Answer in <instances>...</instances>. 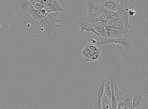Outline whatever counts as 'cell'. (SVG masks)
<instances>
[{
    "instance_id": "obj_1",
    "label": "cell",
    "mask_w": 148,
    "mask_h": 109,
    "mask_svg": "<svg viewBox=\"0 0 148 109\" xmlns=\"http://www.w3.org/2000/svg\"><path fill=\"white\" fill-rule=\"evenodd\" d=\"M59 13L53 12L47 14L43 18L38 20L41 27L47 33L60 27L58 23L61 22V20L58 18Z\"/></svg>"
},
{
    "instance_id": "obj_2",
    "label": "cell",
    "mask_w": 148,
    "mask_h": 109,
    "mask_svg": "<svg viewBox=\"0 0 148 109\" xmlns=\"http://www.w3.org/2000/svg\"><path fill=\"white\" fill-rule=\"evenodd\" d=\"M133 6L130 4L127 0H120L116 12L119 21L130 31L131 30L132 26L130 25L129 22V11L133 9Z\"/></svg>"
},
{
    "instance_id": "obj_3",
    "label": "cell",
    "mask_w": 148,
    "mask_h": 109,
    "mask_svg": "<svg viewBox=\"0 0 148 109\" xmlns=\"http://www.w3.org/2000/svg\"><path fill=\"white\" fill-rule=\"evenodd\" d=\"M148 88L147 87L138 88L131 92L132 94V106L134 108L147 107Z\"/></svg>"
},
{
    "instance_id": "obj_4",
    "label": "cell",
    "mask_w": 148,
    "mask_h": 109,
    "mask_svg": "<svg viewBox=\"0 0 148 109\" xmlns=\"http://www.w3.org/2000/svg\"><path fill=\"white\" fill-rule=\"evenodd\" d=\"M111 43L119 44L123 46L127 52L129 51L132 47V43L126 37L120 38L117 39L103 38L100 39V42H97L95 44L96 45L99 47L102 45Z\"/></svg>"
},
{
    "instance_id": "obj_5",
    "label": "cell",
    "mask_w": 148,
    "mask_h": 109,
    "mask_svg": "<svg viewBox=\"0 0 148 109\" xmlns=\"http://www.w3.org/2000/svg\"><path fill=\"white\" fill-rule=\"evenodd\" d=\"M105 79L98 85L92 99L94 109H101V99L104 93Z\"/></svg>"
},
{
    "instance_id": "obj_6",
    "label": "cell",
    "mask_w": 148,
    "mask_h": 109,
    "mask_svg": "<svg viewBox=\"0 0 148 109\" xmlns=\"http://www.w3.org/2000/svg\"><path fill=\"white\" fill-rule=\"evenodd\" d=\"M98 4L94 1H88L86 7L87 14L84 16L87 21L91 24L93 20L96 17L98 12Z\"/></svg>"
},
{
    "instance_id": "obj_7",
    "label": "cell",
    "mask_w": 148,
    "mask_h": 109,
    "mask_svg": "<svg viewBox=\"0 0 148 109\" xmlns=\"http://www.w3.org/2000/svg\"><path fill=\"white\" fill-rule=\"evenodd\" d=\"M76 24L79 26L80 27L81 30L80 32L81 33H82L84 30L86 31L88 33L91 31L95 34L98 36L100 39H102L101 37L95 31L92 24L87 21L84 16L81 17L77 20Z\"/></svg>"
},
{
    "instance_id": "obj_8",
    "label": "cell",
    "mask_w": 148,
    "mask_h": 109,
    "mask_svg": "<svg viewBox=\"0 0 148 109\" xmlns=\"http://www.w3.org/2000/svg\"><path fill=\"white\" fill-rule=\"evenodd\" d=\"M46 9V13L48 14L53 12H60L61 11H64L63 8L59 4L57 0H51L50 4L47 6Z\"/></svg>"
},
{
    "instance_id": "obj_9",
    "label": "cell",
    "mask_w": 148,
    "mask_h": 109,
    "mask_svg": "<svg viewBox=\"0 0 148 109\" xmlns=\"http://www.w3.org/2000/svg\"><path fill=\"white\" fill-rule=\"evenodd\" d=\"M117 3L113 0H104L101 4L102 6L112 13L116 12L118 7Z\"/></svg>"
},
{
    "instance_id": "obj_10",
    "label": "cell",
    "mask_w": 148,
    "mask_h": 109,
    "mask_svg": "<svg viewBox=\"0 0 148 109\" xmlns=\"http://www.w3.org/2000/svg\"><path fill=\"white\" fill-rule=\"evenodd\" d=\"M109 28H112L117 30L122 34L124 37H126L128 36L127 33L131 32V31L129 30L125 26H124L122 23L120 21L113 24V25Z\"/></svg>"
},
{
    "instance_id": "obj_11",
    "label": "cell",
    "mask_w": 148,
    "mask_h": 109,
    "mask_svg": "<svg viewBox=\"0 0 148 109\" xmlns=\"http://www.w3.org/2000/svg\"><path fill=\"white\" fill-rule=\"evenodd\" d=\"M132 93H123L120 95L117 102L118 104H123L128 106L132 104Z\"/></svg>"
},
{
    "instance_id": "obj_12",
    "label": "cell",
    "mask_w": 148,
    "mask_h": 109,
    "mask_svg": "<svg viewBox=\"0 0 148 109\" xmlns=\"http://www.w3.org/2000/svg\"><path fill=\"white\" fill-rule=\"evenodd\" d=\"M95 31L102 38H106V32L101 22H97L92 23Z\"/></svg>"
},
{
    "instance_id": "obj_13",
    "label": "cell",
    "mask_w": 148,
    "mask_h": 109,
    "mask_svg": "<svg viewBox=\"0 0 148 109\" xmlns=\"http://www.w3.org/2000/svg\"><path fill=\"white\" fill-rule=\"evenodd\" d=\"M108 78L110 79L111 82V84L110 86V89L111 91L112 97L111 101V109H116L118 104L116 101V97L114 95V89L113 85V81L112 78V76H109Z\"/></svg>"
},
{
    "instance_id": "obj_14",
    "label": "cell",
    "mask_w": 148,
    "mask_h": 109,
    "mask_svg": "<svg viewBox=\"0 0 148 109\" xmlns=\"http://www.w3.org/2000/svg\"><path fill=\"white\" fill-rule=\"evenodd\" d=\"M19 10L22 12H29L30 8V4L27 0H22L18 5Z\"/></svg>"
},
{
    "instance_id": "obj_15",
    "label": "cell",
    "mask_w": 148,
    "mask_h": 109,
    "mask_svg": "<svg viewBox=\"0 0 148 109\" xmlns=\"http://www.w3.org/2000/svg\"><path fill=\"white\" fill-rule=\"evenodd\" d=\"M105 80L104 93L111 100L112 97L111 91L110 89L111 82L110 79L108 77L105 79Z\"/></svg>"
},
{
    "instance_id": "obj_16",
    "label": "cell",
    "mask_w": 148,
    "mask_h": 109,
    "mask_svg": "<svg viewBox=\"0 0 148 109\" xmlns=\"http://www.w3.org/2000/svg\"><path fill=\"white\" fill-rule=\"evenodd\" d=\"M101 109H111V100L104 93L101 99Z\"/></svg>"
},
{
    "instance_id": "obj_17",
    "label": "cell",
    "mask_w": 148,
    "mask_h": 109,
    "mask_svg": "<svg viewBox=\"0 0 148 109\" xmlns=\"http://www.w3.org/2000/svg\"><path fill=\"white\" fill-rule=\"evenodd\" d=\"M112 81H113V85L114 87V95L116 97V100L117 103L118 99L119 98V97L123 94V93L120 92L119 89H118L117 86V83L116 81V78L114 76H112Z\"/></svg>"
},
{
    "instance_id": "obj_18",
    "label": "cell",
    "mask_w": 148,
    "mask_h": 109,
    "mask_svg": "<svg viewBox=\"0 0 148 109\" xmlns=\"http://www.w3.org/2000/svg\"><path fill=\"white\" fill-rule=\"evenodd\" d=\"M123 35L120 32L116 31L114 32H106V38L109 39H117L120 38L124 37Z\"/></svg>"
},
{
    "instance_id": "obj_19",
    "label": "cell",
    "mask_w": 148,
    "mask_h": 109,
    "mask_svg": "<svg viewBox=\"0 0 148 109\" xmlns=\"http://www.w3.org/2000/svg\"><path fill=\"white\" fill-rule=\"evenodd\" d=\"M90 51L88 48V45H87L83 49H82V51L80 52V53L85 59L88 58H90Z\"/></svg>"
},
{
    "instance_id": "obj_20",
    "label": "cell",
    "mask_w": 148,
    "mask_h": 109,
    "mask_svg": "<svg viewBox=\"0 0 148 109\" xmlns=\"http://www.w3.org/2000/svg\"><path fill=\"white\" fill-rule=\"evenodd\" d=\"M98 7V12L97 15V16L98 17H102L105 15L106 14L110 12L104 7H103L101 5H99Z\"/></svg>"
},
{
    "instance_id": "obj_21",
    "label": "cell",
    "mask_w": 148,
    "mask_h": 109,
    "mask_svg": "<svg viewBox=\"0 0 148 109\" xmlns=\"http://www.w3.org/2000/svg\"><path fill=\"white\" fill-rule=\"evenodd\" d=\"M101 58V56L99 53L95 54L92 57L88 58H85V60L86 62H94L98 61Z\"/></svg>"
},
{
    "instance_id": "obj_22",
    "label": "cell",
    "mask_w": 148,
    "mask_h": 109,
    "mask_svg": "<svg viewBox=\"0 0 148 109\" xmlns=\"http://www.w3.org/2000/svg\"><path fill=\"white\" fill-rule=\"evenodd\" d=\"M109 18L113 22V24L116 23L119 21L117 14L116 12L112 13L110 12L108 13Z\"/></svg>"
},
{
    "instance_id": "obj_23",
    "label": "cell",
    "mask_w": 148,
    "mask_h": 109,
    "mask_svg": "<svg viewBox=\"0 0 148 109\" xmlns=\"http://www.w3.org/2000/svg\"><path fill=\"white\" fill-rule=\"evenodd\" d=\"M89 49L91 51L98 53L99 54H100V49L99 47L96 45H93V44L88 43V44Z\"/></svg>"
},
{
    "instance_id": "obj_24",
    "label": "cell",
    "mask_w": 148,
    "mask_h": 109,
    "mask_svg": "<svg viewBox=\"0 0 148 109\" xmlns=\"http://www.w3.org/2000/svg\"><path fill=\"white\" fill-rule=\"evenodd\" d=\"M102 24L105 28H109L113 24V22L109 18L102 22Z\"/></svg>"
},
{
    "instance_id": "obj_25",
    "label": "cell",
    "mask_w": 148,
    "mask_h": 109,
    "mask_svg": "<svg viewBox=\"0 0 148 109\" xmlns=\"http://www.w3.org/2000/svg\"><path fill=\"white\" fill-rule=\"evenodd\" d=\"M51 1V0H38V3L46 6L49 5Z\"/></svg>"
},
{
    "instance_id": "obj_26",
    "label": "cell",
    "mask_w": 148,
    "mask_h": 109,
    "mask_svg": "<svg viewBox=\"0 0 148 109\" xmlns=\"http://www.w3.org/2000/svg\"><path fill=\"white\" fill-rule=\"evenodd\" d=\"M30 3V6L32 7H34L38 3V0H30L29 1Z\"/></svg>"
},
{
    "instance_id": "obj_27",
    "label": "cell",
    "mask_w": 148,
    "mask_h": 109,
    "mask_svg": "<svg viewBox=\"0 0 148 109\" xmlns=\"http://www.w3.org/2000/svg\"><path fill=\"white\" fill-rule=\"evenodd\" d=\"M127 106L123 104H118L116 109H125Z\"/></svg>"
},
{
    "instance_id": "obj_28",
    "label": "cell",
    "mask_w": 148,
    "mask_h": 109,
    "mask_svg": "<svg viewBox=\"0 0 148 109\" xmlns=\"http://www.w3.org/2000/svg\"><path fill=\"white\" fill-rule=\"evenodd\" d=\"M129 16H133L136 14V12L133 9L130 10L128 12Z\"/></svg>"
},
{
    "instance_id": "obj_29",
    "label": "cell",
    "mask_w": 148,
    "mask_h": 109,
    "mask_svg": "<svg viewBox=\"0 0 148 109\" xmlns=\"http://www.w3.org/2000/svg\"><path fill=\"white\" fill-rule=\"evenodd\" d=\"M97 53H99L96 52L90 51V58L92 57L93 55Z\"/></svg>"
},
{
    "instance_id": "obj_30",
    "label": "cell",
    "mask_w": 148,
    "mask_h": 109,
    "mask_svg": "<svg viewBox=\"0 0 148 109\" xmlns=\"http://www.w3.org/2000/svg\"><path fill=\"white\" fill-rule=\"evenodd\" d=\"M90 41L91 42V44H93V45H94V44H95L97 42V41L94 39H90Z\"/></svg>"
},
{
    "instance_id": "obj_31",
    "label": "cell",
    "mask_w": 148,
    "mask_h": 109,
    "mask_svg": "<svg viewBox=\"0 0 148 109\" xmlns=\"http://www.w3.org/2000/svg\"><path fill=\"white\" fill-rule=\"evenodd\" d=\"M31 26V24H28L27 25V26H28V27H30V26Z\"/></svg>"
}]
</instances>
